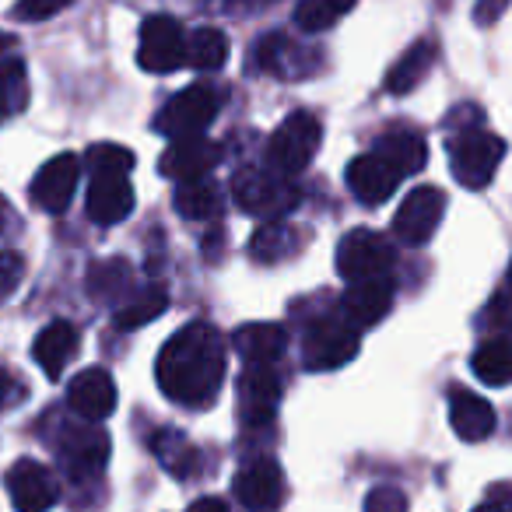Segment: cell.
Segmentation results:
<instances>
[{
  "mask_svg": "<svg viewBox=\"0 0 512 512\" xmlns=\"http://www.w3.org/2000/svg\"><path fill=\"white\" fill-rule=\"evenodd\" d=\"M225 337L204 320L186 323L158 351V390L183 407H211L225 383Z\"/></svg>",
  "mask_w": 512,
  "mask_h": 512,
  "instance_id": "6da1fadb",
  "label": "cell"
},
{
  "mask_svg": "<svg viewBox=\"0 0 512 512\" xmlns=\"http://www.w3.org/2000/svg\"><path fill=\"white\" fill-rule=\"evenodd\" d=\"M446 155L453 179L467 190H481L495 179L505 158V141L484 127H460L446 137Z\"/></svg>",
  "mask_w": 512,
  "mask_h": 512,
  "instance_id": "7a4b0ae2",
  "label": "cell"
},
{
  "mask_svg": "<svg viewBox=\"0 0 512 512\" xmlns=\"http://www.w3.org/2000/svg\"><path fill=\"white\" fill-rule=\"evenodd\" d=\"M323 141V127L313 113L299 109V113L285 116L281 127L271 134V144H267V169L278 172L285 179H295L309 169V162L316 158Z\"/></svg>",
  "mask_w": 512,
  "mask_h": 512,
  "instance_id": "3957f363",
  "label": "cell"
},
{
  "mask_svg": "<svg viewBox=\"0 0 512 512\" xmlns=\"http://www.w3.org/2000/svg\"><path fill=\"white\" fill-rule=\"evenodd\" d=\"M53 446H57L60 467L78 484L102 477V470L109 463V435L95 421H64Z\"/></svg>",
  "mask_w": 512,
  "mask_h": 512,
  "instance_id": "277c9868",
  "label": "cell"
},
{
  "mask_svg": "<svg viewBox=\"0 0 512 512\" xmlns=\"http://www.w3.org/2000/svg\"><path fill=\"white\" fill-rule=\"evenodd\" d=\"M221 109V92L214 85H190L179 95H172L162 106L155 120V130L165 134L169 141H183V137H200L214 120H218Z\"/></svg>",
  "mask_w": 512,
  "mask_h": 512,
  "instance_id": "5b68a950",
  "label": "cell"
},
{
  "mask_svg": "<svg viewBox=\"0 0 512 512\" xmlns=\"http://www.w3.org/2000/svg\"><path fill=\"white\" fill-rule=\"evenodd\" d=\"M235 190V204L246 214H256V218H285L295 204H299V186L295 179H285L271 169H246L235 176L232 183Z\"/></svg>",
  "mask_w": 512,
  "mask_h": 512,
  "instance_id": "8992f818",
  "label": "cell"
},
{
  "mask_svg": "<svg viewBox=\"0 0 512 512\" xmlns=\"http://www.w3.org/2000/svg\"><path fill=\"white\" fill-rule=\"evenodd\" d=\"M393 260H397V253H393L390 239L372 232V228H355V232H348L334 256L337 274H341L348 285H355V281L386 278Z\"/></svg>",
  "mask_w": 512,
  "mask_h": 512,
  "instance_id": "52a82bcc",
  "label": "cell"
},
{
  "mask_svg": "<svg viewBox=\"0 0 512 512\" xmlns=\"http://www.w3.org/2000/svg\"><path fill=\"white\" fill-rule=\"evenodd\" d=\"M358 344H362L358 330L348 327L341 316H330V320H320L306 330V337H302V365L309 372L344 369L358 355Z\"/></svg>",
  "mask_w": 512,
  "mask_h": 512,
  "instance_id": "ba28073f",
  "label": "cell"
},
{
  "mask_svg": "<svg viewBox=\"0 0 512 512\" xmlns=\"http://www.w3.org/2000/svg\"><path fill=\"white\" fill-rule=\"evenodd\" d=\"M137 64L148 74H172L186 64V32L176 18L151 15L141 25V43H137Z\"/></svg>",
  "mask_w": 512,
  "mask_h": 512,
  "instance_id": "9c48e42d",
  "label": "cell"
},
{
  "mask_svg": "<svg viewBox=\"0 0 512 512\" xmlns=\"http://www.w3.org/2000/svg\"><path fill=\"white\" fill-rule=\"evenodd\" d=\"M442 214H446V193L439 186H418V190L407 193L404 204L393 214V232L407 246H421L439 232Z\"/></svg>",
  "mask_w": 512,
  "mask_h": 512,
  "instance_id": "30bf717a",
  "label": "cell"
},
{
  "mask_svg": "<svg viewBox=\"0 0 512 512\" xmlns=\"http://www.w3.org/2000/svg\"><path fill=\"white\" fill-rule=\"evenodd\" d=\"M281 404V376L274 365H246L239 376V414L242 425L264 428L274 421V411Z\"/></svg>",
  "mask_w": 512,
  "mask_h": 512,
  "instance_id": "8fae6325",
  "label": "cell"
},
{
  "mask_svg": "<svg viewBox=\"0 0 512 512\" xmlns=\"http://www.w3.org/2000/svg\"><path fill=\"white\" fill-rule=\"evenodd\" d=\"M81 179V158L78 155H57L36 172L29 186V197L39 211L46 214H64L74 200V190H78Z\"/></svg>",
  "mask_w": 512,
  "mask_h": 512,
  "instance_id": "7c38bea8",
  "label": "cell"
},
{
  "mask_svg": "<svg viewBox=\"0 0 512 512\" xmlns=\"http://www.w3.org/2000/svg\"><path fill=\"white\" fill-rule=\"evenodd\" d=\"M235 498L246 505L249 512H271L285 498V470L271 460V456H256L235 474L232 481Z\"/></svg>",
  "mask_w": 512,
  "mask_h": 512,
  "instance_id": "4fadbf2b",
  "label": "cell"
},
{
  "mask_svg": "<svg viewBox=\"0 0 512 512\" xmlns=\"http://www.w3.org/2000/svg\"><path fill=\"white\" fill-rule=\"evenodd\" d=\"M225 148L211 137H183V141H169V148L158 158V172L176 183H190V179L211 176V169L221 162Z\"/></svg>",
  "mask_w": 512,
  "mask_h": 512,
  "instance_id": "5bb4252c",
  "label": "cell"
},
{
  "mask_svg": "<svg viewBox=\"0 0 512 512\" xmlns=\"http://www.w3.org/2000/svg\"><path fill=\"white\" fill-rule=\"evenodd\" d=\"M4 484H8L11 505H15L18 512H50L60 498L57 477L39 460H18L15 467L8 470Z\"/></svg>",
  "mask_w": 512,
  "mask_h": 512,
  "instance_id": "9a60e30c",
  "label": "cell"
},
{
  "mask_svg": "<svg viewBox=\"0 0 512 512\" xmlns=\"http://www.w3.org/2000/svg\"><path fill=\"white\" fill-rule=\"evenodd\" d=\"M390 309H393V281L372 278V281H355V285H348V292L341 295V306H337V316H341L348 327L365 330V327H372V323L386 320Z\"/></svg>",
  "mask_w": 512,
  "mask_h": 512,
  "instance_id": "2e32d148",
  "label": "cell"
},
{
  "mask_svg": "<svg viewBox=\"0 0 512 512\" xmlns=\"http://www.w3.org/2000/svg\"><path fill=\"white\" fill-rule=\"evenodd\" d=\"M253 60L256 67H264L267 74H278V78H288V81H299L306 74H313L320 67V57L306 46H299L295 39L281 36V32H271L256 43L253 50Z\"/></svg>",
  "mask_w": 512,
  "mask_h": 512,
  "instance_id": "e0dca14e",
  "label": "cell"
},
{
  "mask_svg": "<svg viewBox=\"0 0 512 512\" xmlns=\"http://www.w3.org/2000/svg\"><path fill=\"white\" fill-rule=\"evenodd\" d=\"M67 407L78 414L81 421H95L116 411V383L106 369H85L71 379L67 386Z\"/></svg>",
  "mask_w": 512,
  "mask_h": 512,
  "instance_id": "ac0fdd59",
  "label": "cell"
},
{
  "mask_svg": "<svg viewBox=\"0 0 512 512\" xmlns=\"http://www.w3.org/2000/svg\"><path fill=\"white\" fill-rule=\"evenodd\" d=\"M397 183H400V176L376 155V151L358 155L355 162L348 165V186L358 204H365V207L386 204V200L397 193Z\"/></svg>",
  "mask_w": 512,
  "mask_h": 512,
  "instance_id": "d6986e66",
  "label": "cell"
},
{
  "mask_svg": "<svg viewBox=\"0 0 512 512\" xmlns=\"http://www.w3.org/2000/svg\"><path fill=\"white\" fill-rule=\"evenodd\" d=\"M449 425L463 442H481L495 432V407L474 390L453 386L449 390Z\"/></svg>",
  "mask_w": 512,
  "mask_h": 512,
  "instance_id": "ffe728a7",
  "label": "cell"
},
{
  "mask_svg": "<svg viewBox=\"0 0 512 512\" xmlns=\"http://www.w3.org/2000/svg\"><path fill=\"white\" fill-rule=\"evenodd\" d=\"M78 344H81V337H78V327H74V323L53 320L39 330L36 344H32V358H36L39 369H43L46 376L60 379L67 369V362L78 355Z\"/></svg>",
  "mask_w": 512,
  "mask_h": 512,
  "instance_id": "44dd1931",
  "label": "cell"
},
{
  "mask_svg": "<svg viewBox=\"0 0 512 512\" xmlns=\"http://www.w3.org/2000/svg\"><path fill=\"white\" fill-rule=\"evenodd\" d=\"M85 207L95 225H120L134 211V186H130V179H92Z\"/></svg>",
  "mask_w": 512,
  "mask_h": 512,
  "instance_id": "7402d4cb",
  "label": "cell"
},
{
  "mask_svg": "<svg viewBox=\"0 0 512 512\" xmlns=\"http://www.w3.org/2000/svg\"><path fill=\"white\" fill-rule=\"evenodd\" d=\"M288 348V334L281 323H246L235 330V351L246 365H274Z\"/></svg>",
  "mask_w": 512,
  "mask_h": 512,
  "instance_id": "603a6c76",
  "label": "cell"
},
{
  "mask_svg": "<svg viewBox=\"0 0 512 512\" xmlns=\"http://www.w3.org/2000/svg\"><path fill=\"white\" fill-rule=\"evenodd\" d=\"M376 155L383 158V162L390 165L400 179L421 172V169H425V162H428L425 141H421L414 130H404V127L383 130V137H379V144H376Z\"/></svg>",
  "mask_w": 512,
  "mask_h": 512,
  "instance_id": "cb8c5ba5",
  "label": "cell"
},
{
  "mask_svg": "<svg viewBox=\"0 0 512 512\" xmlns=\"http://www.w3.org/2000/svg\"><path fill=\"white\" fill-rule=\"evenodd\" d=\"M151 453H155L158 463H162L172 477H179V481L197 477L200 453L183 432H176V428H162V432H155V439H151Z\"/></svg>",
  "mask_w": 512,
  "mask_h": 512,
  "instance_id": "d4e9b609",
  "label": "cell"
},
{
  "mask_svg": "<svg viewBox=\"0 0 512 512\" xmlns=\"http://www.w3.org/2000/svg\"><path fill=\"white\" fill-rule=\"evenodd\" d=\"M172 204L190 221H214L225 211V193H221V186L211 176H204V179H190V183H179Z\"/></svg>",
  "mask_w": 512,
  "mask_h": 512,
  "instance_id": "484cf974",
  "label": "cell"
},
{
  "mask_svg": "<svg viewBox=\"0 0 512 512\" xmlns=\"http://www.w3.org/2000/svg\"><path fill=\"white\" fill-rule=\"evenodd\" d=\"M435 67V43L432 39H418L397 64L386 74V92L390 95H407L425 81V74Z\"/></svg>",
  "mask_w": 512,
  "mask_h": 512,
  "instance_id": "4316f807",
  "label": "cell"
},
{
  "mask_svg": "<svg viewBox=\"0 0 512 512\" xmlns=\"http://www.w3.org/2000/svg\"><path fill=\"white\" fill-rule=\"evenodd\" d=\"M470 369L484 386H509L512 383V341L509 337H488L477 344Z\"/></svg>",
  "mask_w": 512,
  "mask_h": 512,
  "instance_id": "83f0119b",
  "label": "cell"
},
{
  "mask_svg": "<svg viewBox=\"0 0 512 512\" xmlns=\"http://www.w3.org/2000/svg\"><path fill=\"white\" fill-rule=\"evenodd\" d=\"M299 249V232L288 221H267L249 239V256L256 264H281Z\"/></svg>",
  "mask_w": 512,
  "mask_h": 512,
  "instance_id": "f1b7e54d",
  "label": "cell"
},
{
  "mask_svg": "<svg viewBox=\"0 0 512 512\" xmlns=\"http://www.w3.org/2000/svg\"><path fill=\"white\" fill-rule=\"evenodd\" d=\"M169 309V292L162 285H148L141 292L127 295V299L116 306V316L113 323L120 330H134V327H144V323L158 320V316Z\"/></svg>",
  "mask_w": 512,
  "mask_h": 512,
  "instance_id": "f546056e",
  "label": "cell"
},
{
  "mask_svg": "<svg viewBox=\"0 0 512 512\" xmlns=\"http://www.w3.org/2000/svg\"><path fill=\"white\" fill-rule=\"evenodd\" d=\"M29 67L18 57L0 60V123L15 120L29 106Z\"/></svg>",
  "mask_w": 512,
  "mask_h": 512,
  "instance_id": "4dcf8cb0",
  "label": "cell"
},
{
  "mask_svg": "<svg viewBox=\"0 0 512 512\" xmlns=\"http://www.w3.org/2000/svg\"><path fill=\"white\" fill-rule=\"evenodd\" d=\"M130 264L127 260H99V264H92V271H88V292L95 295V299L102 302H116L120 306L123 299H127L130 292Z\"/></svg>",
  "mask_w": 512,
  "mask_h": 512,
  "instance_id": "1f68e13d",
  "label": "cell"
},
{
  "mask_svg": "<svg viewBox=\"0 0 512 512\" xmlns=\"http://www.w3.org/2000/svg\"><path fill=\"white\" fill-rule=\"evenodd\" d=\"M228 53H232V46L221 29H197L186 39V67H193V71H218V67H225Z\"/></svg>",
  "mask_w": 512,
  "mask_h": 512,
  "instance_id": "d6a6232c",
  "label": "cell"
},
{
  "mask_svg": "<svg viewBox=\"0 0 512 512\" xmlns=\"http://www.w3.org/2000/svg\"><path fill=\"white\" fill-rule=\"evenodd\" d=\"M358 0H299L292 22L299 25L302 32H327L355 8Z\"/></svg>",
  "mask_w": 512,
  "mask_h": 512,
  "instance_id": "836d02e7",
  "label": "cell"
},
{
  "mask_svg": "<svg viewBox=\"0 0 512 512\" xmlns=\"http://www.w3.org/2000/svg\"><path fill=\"white\" fill-rule=\"evenodd\" d=\"M81 169L92 172V179H127L134 169V151L120 148V144H92L85 151Z\"/></svg>",
  "mask_w": 512,
  "mask_h": 512,
  "instance_id": "e575fe53",
  "label": "cell"
},
{
  "mask_svg": "<svg viewBox=\"0 0 512 512\" xmlns=\"http://www.w3.org/2000/svg\"><path fill=\"white\" fill-rule=\"evenodd\" d=\"M484 323H488V330L498 337L512 334V295L505 292V288L488 302V309H484Z\"/></svg>",
  "mask_w": 512,
  "mask_h": 512,
  "instance_id": "d590c367",
  "label": "cell"
},
{
  "mask_svg": "<svg viewBox=\"0 0 512 512\" xmlns=\"http://www.w3.org/2000/svg\"><path fill=\"white\" fill-rule=\"evenodd\" d=\"M71 4H74V0H18L15 18H18V22H46V18L67 11Z\"/></svg>",
  "mask_w": 512,
  "mask_h": 512,
  "instance_id": "8d00e7d4",
  "label": "cell"
},
{
  "mask_svg": "<svg viewBox=\"0 0 512 512\" xmlns=\"http://www.w3.org/2000/svg\"><path fill=\"white\" fill-rule=\"evenodd\" d=\"M365 512H407V495L393 484H379L365 495Z\"/></svg>",
  "mask_w": 512,
  "mask_h": 512,
  "instance_id": "74e56055",
  "label": "cell"
},
{
  "mask_svg": "<svg viewBox=\"0 0 512 512\" xmlns=\"http://www.w3.org/2000/svg\"><path fill=\"white\" fill-rule=\"evenodd\" d=\"M22 278H25L22 256L4 249V253H0V302L8 299V295H15V288L22 285Z\"/></svg>",
  "mask_w": 512,
  "mask_h": 512,
  "instance_id": "f35d334b",
  "label": "cell"
},
{
  "mask_svg": "<svg viewBox=\"0 0 512 512\" xmlns=\"http://www.w3.org/2000/svg\"><path fill=\"white\" fill-rule=\"evenodd\" d=\"M512 0H477L474 11H470V18H474V25H481V29H488V25H498L505 18V11H509Z\"/></svg>",
  "mask_w": 512,
  "mask_h": 512,
  "instance_id": "ab89813d",
  "label": "cell"
},
{
  "mask_svg": "<svg viewBox=\"0 0 512 512\" xmlns=\"http://www.w3.org/2000/svg\"><path fill=\"white\" fill-rule=\"evenodd\" d=\"M474 512H512V484H495L488 495L474 505Z\"/></svg>",
  "mask_w": 512,
  "mask_h": 512,
  "instance_id": "60d3db41",
  "label": "cell"
},
{
  "mask_svg": "<svg viewBox=\"0 0 512 512\" xmlns=\"http://www.w3.org/2000/svg\"><path fill=\"white\" fill-rule=\"evenodd\" d=\"M18 397V383L8 369H0V407H8Z\"/></svg>",
  "mask_w": 512,
  "mask_h": 512,
  "instance_id": "b9f144b4",
  "label": "cell"
},
{
  "mask_svg": "<svg viewBox=\"0 0 512 512\" xmlns=\"http://www.w3.org/2000/svg\"><path fill=\"white\" fill-rule=\"evenodd\" d=\"M278 0H225L228 11H239V15H249V11H260V8H271Z\"/></svg>",
  "mask_w": 512,
  "mask_h": 512,
  "instance_id": "7bdbcfd3",
  "label": "cell"
},
{
  "mask_svg": "<svg viewBox=\"0 0 512 512\" xmlns=\"http://www.w3.org/2000/svg\"><path fill=\"white\" fill-rule=\"evenodd\" d=\"M186 512H228V505L221 498H197Z\"/></svg>",
  "mask_w": 512,
  "mask_h": 512,
  "instance_id": "ee69618b",
  "label": "cell"
},
{
  "mask_svg": "<svg viewBox=\"0 0 512 512\" xmlns=\"http://www.w3.org/2000/svg\"><path fill=\"white\" fill-rule=\"evenodd\" d=\"M11 46H15V39H11L8 32H0V57H4V53H8Z\"/></svg>",
  "mask_w": 512,
  "mask_h": 512,
  "instance_id": "f6af8a7d",
  "label": "cell"
},
{
  "mask_svg": "<svg viewBox=\"0 0 512 512\" xmlns=\"http://www.w3.org/2000/svg\"><path fill=\"white\" fill-rule=\"evenodd\" d=\"M505 292H509V295H512V264H509V288H505Z\"/></svg>",
  "mask_w": 512,
  "mask_h": 512,
  "instance_id": "bcb514c9",
  "label": "cell"
}]
</instances>
